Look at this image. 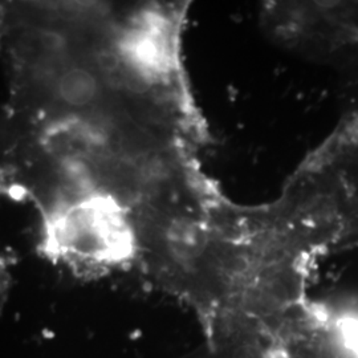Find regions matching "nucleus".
Wrapping results in <instances>:
<instances>
[{
  "label": "nucleus",
  "instance_id": "nucleus-1",
  "mask_svg": "<svg viewBox=\"0 0 358 358\" xmlns=\"http://www.w3.org/2000/svg\"><path fill=\"white\" fill-rule=\"evenodd\" d=\"M186 11L182 1H0V120L137 166L192 157Z\"/></svg>",
  "mask_w": 358,
  "mask_h": 358
},
{
  "label": "nucleus",
  "instance_id": "nucleus-2",
  "mask_svg": "<svg viewBox=\"0 0 358 358\" xmlns=\"http://www.w3.org/2000/svg\"><path fill=\"white\" fill-rule=\"evenodd\" d=\"M11 285H13V276L10 271V262L6 256L0 254V317L7 304Z\"/></svg>",
  "mask_w": 358,
  "mask_h": 358
}]
</instances>
